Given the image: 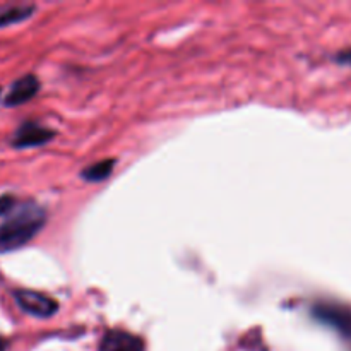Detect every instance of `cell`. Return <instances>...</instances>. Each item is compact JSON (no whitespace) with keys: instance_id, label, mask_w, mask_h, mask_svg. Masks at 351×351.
I'll return each instance as SVG.
<instances>
[{"instance_id":"7a4b0ae2","label":"cell","mask_w":351,"mask_h":351,"mask_svg":"<svg viewBox=\"0 0 351 351\" xmlns=\"http://www.w3.org/2000/svg\"><path fill=\"white\" fill-rule=\"evenodd\" d=\"M312 314L322 324L332 328L345 338H351V307L339 304H317Z\"/></svg>"},{"instance_id":"3957f363","label":"cell","mask_w":351,"mask_h":351,"mask_svg":"<svg viewBox=\"0 0 351 351\" xmlns=\"http://www.w3.org/2000/svg\"><path fill=\"white\" fill-rule=\"evenodd\" d=\"M16 304L23 308L26 314L34 315V317L48 319L57 314L58 304L53 298H48L47 295L38 293L33 290H16L14 291Z\"/></svg>"},{"instance_id":"277c9868","label":"cell","mask_w":351,"mask_h":351,"mask_svg":"<svg viewBox=\"0 0 351 351\" xmlns=\"http://www.w3.org/2000/svg\"><path fill=\"white\" fill-rule=\"evenodd\" d=\"M55 132L48 127L40 125L36 122H24L21 123L19 129L12 136V146L16 149H26V147L43 146L53 139Z\"/></svg>"},{"instance_id":"ba28073f","label":"cell","mask_w":351,"mask_h":351,"mask_svg":"<svg viewBox=\"0 0 351 351\" xmlns=\"http://www.w3.org/2000/svg\"><path fill=\"white\" fill-rule=\"evenodd\" d=\"M113 167H115V160H103L95 165H89L88 168L81 171L82 180L86 182H103L112 175Z\"/></svg>"},{"instance_id":"8992f818","label":"cell","mask_w":351,"mask_h":351,"mask_svg":"<svg viewBox=\"0 0 351 351\" xmlns=\"http://www.w3.org/2000/svg\"><path fill=\"white\" fill-rule=\"evenodd\" d=\"M99 351H144V341L132 332L112 329L101 338Z\"/></svg>"},{"instance_id":"30bf717a","label":"cell","mask_w":351,"mask_h":351,"mask_svg":"<svg viewBox=\"0 0 351 351\" xmlns=\"http://www.w3.org/2000/svg\"><path fill=\"white\" fill-rule=\"evenodd\" d=\"M7 350V341H5V338H2V336H0V351H5Z\"/></svg>"},{"instance_id":"6da1fadb","label":"cell","mask_w":351,"mask_h":351,"mask_svg":"<svg viewBox=\"0 0 351 351\" xmlns=\"http://www.w3.org/2000/svg\"><path fill=\"white\" fill-rule=\"evenodd\" d=\"M47 223V213L36 204L17 206L0 225V254L12 252L29 243Z\"/></svg>"},{"instance_id":"52a82bcc","label":"cell","mask_w":351,"mask_h":351,"mask_svg":"<svg viewBox=\"0 0 351 351\" xmlns=\"http://www.w3.org/2000/svg\"><path fill=\"white\" fill-rule=\"evenodd\" d=\"M36 7L34 5H9L0 9V27L10 26V24L23 23L29 19L34 14Z\"/></svg>"},{"instance_id":"9c48e42d","label":"cell","mask_w":351,"mask_h":351,"mask_svg":"<svg viewBox=\"0 0 351 351\" xmlns=\"http://www.w3.org/2000/svg\"><path fill=\"white\" fill-rule=\"evenodd\" d=\"M17 208V199L12 194H2L0 195V218L2 216L12 215L14 209Z\"/></svg>"},{"instance_id":"5b68a950","label":"cell","mask_w":351,"mask_h":351,"mask_svg":"<svg viewBox=\"0 0 351 351\" xmlns=\"http://www.w3.org/2000/svg\"><path fill=\"white\" fill-rule=\"evenodd\" d=\"M41 84L40 79L33 74H26L23 77H19L17 81L12 82L9 93L3 98V105L5 106H19L27 103L29 99H33L36 96V93L40 91Z\"/></svg>"}]
</instances>
